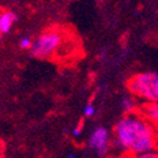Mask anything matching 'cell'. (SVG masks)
Wrapping results in <instances>:
<instances>
[{"mask_svg":"<svg viewBox=\"0 0 158 158\" xmlns=\"http://www.w3.org/2000/svg\"><path fill=\"white\" fill-rule=\"evenodd\" d=\"M114 144L133 157L152 152L157 144L156 131L144 118L128 114L115 124Z\"/></svg>","mask_w":158,"mask_h":158,"instance_id":"obj_1","label":"cell"},{"mask_svg":"<svg viewBox=\"0 0 158 158\" xmlns=\"http://www.w3.org/2000/svg\"><path fill=\"white\" fill-rule=\"evenodd\" d=\"M63 34L58 30H48L39 35L33 40L30 53L34 58L47 59L55 54L63 44Z\"/></svg>","mask_w":158,"mask_h":158,"instance_id":"obj_2","label":"cell"},{"mask_svg":"<svg viewBox=\"0 0 158 158\" xmlns=\"http://www.w3.org/2000/svg\"><path fill=\"white\" fill-rule=\"evenodd\" d=\"M156 78H157L156 73L137 74L128 82V89L133 95L142 98L148 103H154L157 102V95L154 90Z\"/></svg>","mask_w":158,"mask_h":158,"instance_id":"obj_3","label":"cell"},{"mask_svg":"<svg viewBox=\"0 0 158 158\" xmlns=\"http://www.w3.org/2000/svg\"><path fill=\"white\" fill-rule=\"evenodd\" d=\"M88 146L98 156H104L110 147V133L106 127H97L88 139Z\"/></svg>","mask_w":158,"mask_h":158,"instance_id":"obj_4","label":"cell"},{"mask_svg":"<svg viewBox=\"0 0 158 158\" xmlns=\"http://www.w3.org/2000/svg\"><path fill=\"white\" fill-rule=\"evenodd\" d=\"M18 14L14 10L5 9L0 11V35H6L11 31L13 27L18 22Z\"/></svg>","mask_w":158,"mask_h":158,"instance_id":"obj_5","label":"cell"},{"mask_svg":"<svg viewBox=\"0 0 158 158\" xmlns=\"http://www.w3.org/2000/svg\"><path fill=\"white\" fill-rule=\"evenodd\" d=\"M143 113L148 121L158 124V102L154 103H148L143 108Z\"/></svg>","mask_w":158,"mask_h":158,"instance_id":"obj_6","label":"cell"},{"mask_svg":"<svg viewBox=\"0 0 158 158\" xmlns=\"http://www.w3.org/2000/svg\"><path fill=\"white\" fill-rule=\"evenodd\" d=\"M121 106H122V109H123L126 113H128V114H132V113L135 110V108H137L135 101L133 99V98H129V97L123 98Z\"/></svg>","mask_w":158,"mask_h":158,"instance_id":"obj_7","label":"cell"},{"mask_svg":"<svg viewBox=\"0 0 158 158\" xmlns=\"http://www.w3.org/2000/svg\"><path fill=\"white\" fill-rule=\"evenodd\" d=\"M33 44V40L29 38V36H24L20 39V42H19V47H20V49H30Z\"/></svg>","mask_w":158,"mask_h":158,"instance_id":"obj_8","label":"cell"},{"mask_svg":"<svg viewBox=\"0 0 158 158\" xmlns=\"http://www.w3.org/2000/svg\"><path fill=\"white\" fill-rule=\"evenodd\" d=\"M133 158H158V152H147V153H142V154H138V156H134Z\"/></svg>","mask_w":158,"mask_h":158,"instance_id":"obj_9","label":"cell"},{"mask_svg":"<svg viewBox=\"0 0 158 158\" xmlns=\"http://www.w3.org/2000/svg\"><path fill=\"white\" fill-rule=\"evenodd\" d=\"M94 114H95V108H94V106L88 104V106L84 108V115H85L87 118H92Z\"/></svg>","mask_w":158,"mask_h":158,"instance_id":"obj_10","label":"cell"},{"mask_svg":"<svg viewBox=\"0 0 158 158\" xmlns=\"http://www.w3.org/2000/svg\"><path fill=\"white\" fill-rule=\"evenodd\" d=\"M154 90H156V95H157V102H158V74L156 78V84H154Z\"/></svg>","mask_w":158,"mask_h":158,"instance_id":"obj_11","label":"cell"},{"mask_svg":"<svg viewBox=\"0 0 158 158\" xmlns=\"http://www.w3.org/2000/svg\"><path fill=\"white\" fill-rule=\"evenodd\" d=\"M79 134H81V129H79V128H74L73 129V135L74 137H78Z\"/></svg>","mask_w":158,"mask_h":158,"instance_id":"obj_12","label":"cell"},{"mask_svg":"<svg viewBox=\"0 0 158 158\" xmlns=\"http://www.w3.org/2000/svg\"><path fill=\"white\" fill-rule=\"evenodd\" d=\"M67 158H78V157H77L75 153H69V154L67 156Z\"/></svg>","mask_w":158,"mask_h":158,"instance_id":"obj_13","label":"cell"}]
</instances>
